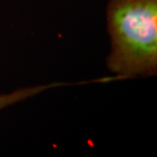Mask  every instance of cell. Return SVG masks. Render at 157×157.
Wrapping results in <instances>:
<instances>
[{
    "instance_id": "6da1fadb",
    "label": "cell",
    "mask_w": 157,
    "mask_h": 157,
    "mask_svg": "<svg viewBox=\"0 0 157 157\" xmlns=\"http://www.w3.org/2000/svg\"><path fill=\"white\" fill-rule=\"evenodd\" d=\"M106 67L118 80L157 75V0H108Z\"/></svg>"
},
{
    "instance_id": "7a4b0ae2",
    "label": "cell",
    "mask_w": 157,
    "mask_h": 157,
    "mask_svg": "<svg viewBox=\"0 0 157 157\" xmlns=\"http://www.w3.org/2000/svg\"><path fill=\"white\" fill-rule=\"evenodd\" d=\"M71 84L72 83H66V82H52V83L36 85V86H23L11 91L9 93L0 94V112L7 107L16 105L19 102H22L28 99L33 98L35 96L39 95L40 94L45 93L48 90L66 86Z\"/></svg>"
}]
</instances>
